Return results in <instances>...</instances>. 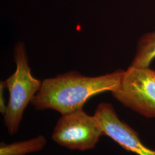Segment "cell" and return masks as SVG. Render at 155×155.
<instances>
[{"label": "cell", "mask_w": 155, "mask_h": 155, "mask_svg": "<svg viewBox=\"0 0 155 155\" xmlns=\"http://www.w3.org/2000/svg\"><path fill=\"white\" fill-rule=\"evenodd\" d=\"M93 117L103 136H108L124 149L137 155H155V150L145 146L137 132L120 120L110 103L98 104Z\"/></svg>", "instance_id": "obj_5"}, {"label": "cell", "mask_w": 155, "mask_h": 155, "mask_svg": "<svg viewBox=\"0 0 155 155\" xmlns=\"http://www.w3.org/2000/svg\"><path fill=\"white\" fill-rule=\"evenodd\" d=\"M46 143V139L43 135L11 144L1 142L0 155H25L30 153L38 152L44 148Z\"/></svg>", "instance_id": "obj_7"}, {"label": "cell", "mask_w": 155, "mask_h": 155, "mask_svg": "<svg viewBox=\"0 0 155 155\" xmlns=\"http://www.w3.org/2000/svg\"><path fill=\"white\" fill-rule=\"evenodd\" d=\"M102 136L93 116L81 109L61 116L54 129L52 139L61 147L84 151L94 148Z\"/></svg>", "instance_id": "obj_4"}, {"label": "cell", "mask_w": 155, "mask_h": 155, "mask_svg": "<svg viewBox=\"0 0 155 155\" xmlns=\"http://www.w3.org/2000/svg\"><path fill=\"white\" fill-rule=\"evenodd\" d=\"M122 105L148 118H155V70L129 66L118 87L111 93Z\"/></svg>", "instance_id": "obj_3"}, {"label": "cell", "mask_w": 155, "mask_h": 155, "mask_svg": "<svg viewBox=\"0 0 155 155\" xmlns=\"http://www.w3.org/2000/svg\"><path fill=\"white\" fill-rule=\"evenodd\" d=\"M155 59V31L145 33L139 39L136 51L129 66L150 67Z\"/></svg>", "instance_id": "obj_6"}, {"label": "cell", "mask_w": 155, "mask_h": 155, "mask_svg": "<svg viewBox=\"0 0 155 155\" xmlns=\"http://www.w3.org/2000/svg\"><path fill=\"white\" fill-rule=\"evenodd\" d=\"M5 89H6L5 81H1L0 82V112L3 116H4L7 108V105H6L5 100L4 98Z\"/></svg>", "instance_id": "obj_8"}, {"label": "cell", "mask_w": 155, "mask_h": 155, "mask_svg": "<svg viewBox=\"0 0 155 155\" xmlns=\"http://www.w3.org/2000/svg\"><path fill=\"white\" fill-rule=\"evenodd\" d=\"M124 70L97 77H87L72 71L42 81L41 87L31 104L36 110H54L62 115L83 109L85 103L96 95L115 91Z\"/></svg>", "instance_id": "obj_1"}, {"label": "cell", "mask_w": 155, "mask_h": 155, "mask_svg": "<svg viewBox=\"0 0 155 155\" xmlns=\"http://www.w3.org/2000/svg\"><path fill=\"white\" fill-rule=\"evenodd\" d=\"M28 58L25 45L18 42L15 48L16 71L5 81L9 99L4 117L8 132L11 135L17 132L25 109L42 84L41 81L32 75Z\"/></svg>", "instance_id": "obj_2"}]
</instances>
